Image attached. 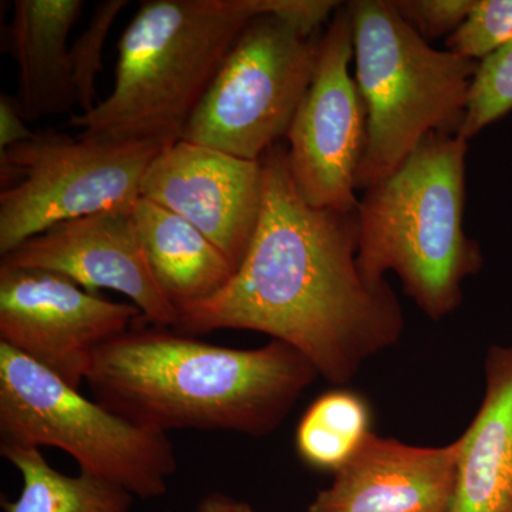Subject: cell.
<instances>
[{"instance_id":"1","label":"cell","mask_w":512,"mask_h":512,"mask_svg":"<svg viewBox=\"0 0 512 512\" xmlns=\"http://www.w3.org/2000/svg\"><path fill=\"white\" fill-rule=\"evenodd\" d=\"M264 205L245 255L217 295L178 313L175 332L252 330L301 352L335 386L402 338L404 316L389 284H367L357 265V211L315 208L289 173L286 146L261 158Z\"/></svg>"},{"instance_id":"2","label":"cell","mask_w":512,"mask_h":512,"mask_svg":"<svg viewBox=\"0 0 512 512\" xmlns=\"http://www.w3.org/2000/svg\"><path fill=\"white\" fill-rule=\"evenodd\" d=\"M318 377L281 340L227 348L161 326H134L97 350L86 383L94 400L146 429L259 439L282 426Z\"/></svg>"},{"instance_id":"3","label":"cell","mask_w":512,"mask_h":512,"mask_svg":"<svg viewBox=\"0 0 512 512\" xmlns=\"http://www.w3.org/2000/svg\"><path fill=\"white\" fill-rule=\"evenodd\" d=\"M468 141L431 133L389 177L365 190L357 208V265L367 284L387 272L427 318L460 308L463 286L484 255L464 229Z\"/></svg>"},{"instance_id":"4","label":"cell","mask_w":512,"mask_h":512,"mask_svg":"<svg viewBox=\"0 0 512 512\" xmlns=\"http://www.w3.org/2000/svg\"><path fill=\"white\" fill-rule=\"evenodd\" d=\"M259 0H146L119 42L113 92L70 117L80 137L181 140Z\"/></svg>"},{"instance_id":"5","label":"cell","mask_w":512,"mask_h":512,"mask_svg":"<svg viewBox=\"0 0 512 512\" xmlns=\"http://www.w3.org/2000/svg\"><path fill=\"white\" fill-rule=\"evenodd\" d=\"M355 80L367 111L356 190L389 177L431 133L458 136L478 63L437 50L392 0H353Z\"/></svg>"},{"instance_id":"6","label":"cell","mask_w":512,"mask_h":512,"mask_svg":"<svg viewBox=\"0 0 512 512\" xmlns=\"http://www.w3.org/2000/svg\"><path fill=\"white\" fill-rule=\"evenodd\" d=\"M0 443L59 448L141 500L164 497L178 468L167 433L117 416L2 342Z\"/></svg>"},{"instance_id":"7","label":"cell","mask_w":512,"mask_h":512,"mask_svg":"<svg viewBox=\"0 0 512 512\" xmlns=\"http://www.w3.org/2000/svg\"><path fill=\"white\" fill-rule=\"evenodd\" d=\"M167 143L72 138L56 130L0 153V255L60 222L133 207Z\"/></svg>"},{"instance_id":"8","label":"cell","mask_w":512,"mask_h":512,"mask_svg":"<svg viewBox=\"0 0 512 512\" xmlns=\"http://www.w3.org/2000/svg\"><path fill=\"white\" fill-rule=\"evenodd\" d=\"M320 35L272 15L256 16L235 40L181 140L259 161L286 137L318 62Z\"/></svg>"},{"instance_id":"9","label":"cell","mask_w":512,"mask_h":512,"mask_svg":"<svg viewBox=\"0 0 512 512\" xmlns=\"http://www.w3.org/2000/svg\"><path fill=\"white\" fill-rule=\"evenodd\" d=\"M352 59V20L342 3L320 37L311 86L286 133L293 184L315 208H359L356 174L366 150L367 111L350 76Z\"/></svg>"},{"instance_id":"10","label":"cell","mask_w":512,"mask_h":512,"mask_svg":"<svg viewBox=\"0 0 512 512\" xmlns=\"http://www.w3.org/2000/svg\"><path fill=\"white\" fill-rule=\"evenodd\" d=\"M141 318L133 303L107 301L62 275L0 265V342L74 389L97 350Z\"/></svg>"},{"instance_id":"11","label":"cell","mask_w":512,"mask_h":512,"mask_svg":"<svg viewBox=\"0 0 512 512\" xmlns=\"http://www.w3.org/2000/svg\"><path fill=\"white\" fill-rule=\"evenodd\" d=\"M140 198L180 215L224 252L244 261L264 205L262 161L178 140L148 167Z\"/></svg>"},{"instance_id":"12","label":"cell","mask_w":512,"mask_h":512,"mask_svg":"<svg viewBox=\"0 0 512 512\" xmlns=\"http://www.w3.org/2000/svg\"><path fill=\"white\" fill-rule=\"evenodd\" d=\"M0 265L53 272L93 293H123L153 326L178 322L148 265L131 207L60 222L3 255Z\"/></svg>"},{"instance_id":"13","label":"cell","mask_w":512,"mask_h":512,"mask_svg":"<svg viewBox=\"0 0 512 512\" xmlns=\"http://www.w3.org/2000/svg\"><path fill=\"white\" fill-rule=\"evenodd\" d=\"M461 439L440 447L406 444L375 431L306 512H447Z\"/></svg>"},{"instance_id":"14","label":"cell","mask_w":512,"mask_h":512,"mask_svg":"<svg viewBox=\"0 0 512 512\" xmlns=\"http://www.w3.org/2000/svg\"><path fill=\"white\" fill-rule=\"evenodd\" d=\"M82 0H16L3 35V52L18 67L15 99L26 121L66 113L77 106L69 35Z\"/></svg>"},{"instance_id":"15","label":"cell","mask_w":512,"mask_h":512,"mask_svg":"<svg viewBox=\"0 0 512 512\" xmlns=\"http://www.w3.org/2000/svg\"><path fill=\"white\" fill-rule=\"evenodd\" d=\"M460 439L447 512H512V345L485 353L483 400Z\"/></svg>"},{"instance_id":"16","label":"cell","mask_w":512,"mask_h":512,"mask_svg":"<svg viewBox=\"0 0 512 512\" xmlns=\"http://www.w3.org/2000/svg\"><path fill=\"white\" fill-rule=\"evenodd\" d=\"M131 212L158 288L178 313L217 295L231 281L235 268L224 252L180 215L144 198Z\"/></svg>"},{"instance_id":"17","label":"cell","mask_w":512,"mask_h":512,"mask_svg":"<svg viewBox=\"0 0 512 512\" xmlns=\"http://www.w3.org/2000/svg\"><path fill=\"white\" fill-rule=\"evenodd\" d=\"M0 453L22 476L18 498H2L3 512H128L133 507L134 495L124 488L83 471L60 473L40 448L0 443Z\"/></svg>"},{"instance_id":"18","label":"cell","mask_w":512,"mask_h":512,"mask_svg":"<svg viewBox=\"0 0 512 512\" xmlns=\"http://www.w3.org/2000/svg\"><path fill=\"white\" fill-rule=\"evenodd\" d=\"M373 409L362 393L336 387L316 397L296 427V453L318 473L342 470L373 433Z\"/></svg>"},{"instance_id":"19","label":"cell","mask_w":512,"mask_h":512,"mask_svg":"<svg viewBox=\"0 0 512 512\" xmlns=\"http://www.w3.org/2000/svg\"><path fill=\"white\" fill-rule=\"evenodd\" d=\"M512 111V40L478 63L458 137L470 140Z\"/></svg>"},{"instance_id":"20","label":"cell","mask_w":512,"mask_h":512,"mask_svg":"<svg viewBox=\"0 0 512 512\" xmlns=\"http://www.w3.org/2000/svg\"><path fill=\"white\" fill-rule=\"evenodd\" d=\"M126 0H106L96 5L86 30L70 46V62L77 106L87 113L96 106L97 77L103 72V49L117 15L126 8Z\"/></svg>"},{"instance_id":"21","label":"cell","mask_w":512,"mask_h":512,"mask_svg":"<svg viewBox=\"0 0 512 512\" xmlns=\"http://www.w3.org/2000/svg\"><path fill=\"white\" fill-rule=\"evenodd\" d=\"M512 40V0H474L466 20L450 37L448 52L480 63Z\"/></svg>"},{"instance_id":"22","label":"cell","mask_w":512,"mask_h":512,"mask_svg":"<svg viewBox=\"0 0 512 512\" xmlns=\"http://www.w3.org/2000/svg\"><path fill=\"white\" fill-rule=\"evenodd\" d=\"M400 16L426 42L450 37L466 20L474 0H392Z\"/></svg>"},{"instance_id":"23","label":"cell","mask_w":512,"mask_h":512,"mask_svg":"<svg viewBox=\"0 0 512 512\" xmlns=\"http://www.w3.org/2000/svg\"><path fill=\"white\" fill-rule=\"evenodd\" d=\"M342 5L335 0H259L261 15H272L301 30L303 35H319L328 26L336 9Z\"/></svg>"},{"instance_id":"24","label":"cell","mask_w":512,"mask_h":512,"mask_svg":"<svg viewBox=\"0 0 512 512\" xmlns=\"http://www.w3.org/2000/svg\"><path fill=\"white\" fill-rule=\"evenodd\" d=\"M26 123L28 121L23 119L15 97L2 94L0 96V153L33 137L35 133L26 127Z\"/></svg>"},{"instance_id":"25","label":"cell","mask_w":512,"mask_h":512,"mask_svg":"<svg viewBox=\"0 0 512 512\" xmlns=\"http://www.w3.org/2000/svg\"><path fill=\"white\" fill-rule=\"evenodd\" d=\"M195 512H258L247 501L238 500L225 493L205 495L198 503Z\"/></svg>"}]
</instances>
